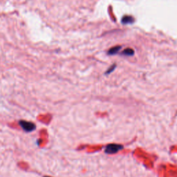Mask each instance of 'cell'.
Listing matches in <instances>:
<instances>
[{
	"instance_id": "1",
	"label": "cell",
	"mask_w": 177,
	"mask_h": 177,
	"mask_svg": "<svg viewBox=\"0 0 177 177\" xmlns=\"http://www.w3.org/2000/svg\"><path fill=\"white\" fill-rule=\"evenodd\" d=\"M19 125L22 127L24 131L25 132H27V133L34 131L37 128L35 123L24 120H20L19 121Z\"/></svg>"
},
{
	"instance_id": "7",
	"label": "cell",
	"mask_w": 177,
	"mask_h": 177,
	"mask_svg": "<svg viewBox=\"0 0 177 177\" xmlns=\"http://www.w3.org/2000/svg\"><path fill=\"white\" fill-rule=\"evenodd\" d=\"M43 177H51V176H44Z\"/></svg>"
},
{
	"instance_id": "5",
	"label": "cell",
	"mask_w": 177,
	"mask_h": 177,
	"mask_svg": "<svg viewBox=\"0 0 177 177\" xmlns=\"http://www.w3.org/2000/svg\"><path fill=\"white\" fill-rule=\"evenodd\" d=\"M123 55H125V56H132V55H134V49H132L131 48L125 49L123 51Z\"/></svg>"
},
{
	"instance_id": "2",
	"label": "cell",
	"mask_w": 177,
	"mask_h": 177,
	"mask_svg": "<svg viewBox=\"0 0 177 177\" xmlns=\"http://www.w3.org/2000/svg\"><path fill=\"white\" fill-rule=\"evenodd\" d=\"M123 149V146L122 145L119 144H115V143H112L107 145L106 147H105V153L107 154H113L118 153L120 150H122Z\"/></svg>"
},
{
	"instance_id": "3",
	"label": "cell",
	"mask_w": 177,
	"mask_h": 177,
	"mask_svg": "<svg viewBox=\"0 0 177 177\" xmlns=\"http://www.w3.org/2000/svg\"><path fill=\"white\" fill-rule=\"evenodd\" d=\"M135 22V19L130 15H125L121 20V22L123 24H130Z\"/></svg>"
},
{
	"instance_id": "4",
	"label": "cell",
	"mask_w": 177,
	"mask_h": 177,
	"mask_svg": "<svg viewBox=\"0 0 177 177\" xmlns=\"http://www.w3.org/2000/svg\"><path fill=\"white\" fill-rule=\"evenodd\" d=\"M121 49L120 46H113L112 48H111L109 51L107 52V54L109 55H115L117 53L120 51Z\"/></svg>"
},
{
	"instance_id": "6",
	"label": "cell",
	"mask_w": 177,
	"mask_h": 177,
	"mask_svg": "<svg viewBox=\"0 0 177 177\" xmlns=\"http://www.w3.org/2000/svg\"><path fill=\"white\" fill-rule=\"evenodd\" d=\"M116 67V65H113L112 66H111V67H110L109 68H108L106 72L105 73V75H109V74H110L111 73H112L113 71L115 70Z\"/></svg>"
}]
</instances>
